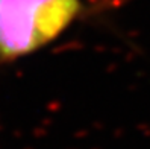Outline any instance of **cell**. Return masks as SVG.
Instances as JSON below:
<instances>
[{"label":"cell","mask_w":150,"mask_h":149,"mask_svg":"<svg viewBox=\"0 0 150 149\" xmlns=\"http://www.w3.org/2000/svg\"><path fill=\"white\" fill-rule=\"evenodd\" d=\"M83 12V0H0V64L52 46Z\"/></svg>","instance_id":"obj_1"}]
</instances>
